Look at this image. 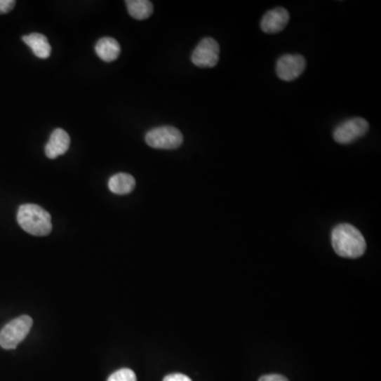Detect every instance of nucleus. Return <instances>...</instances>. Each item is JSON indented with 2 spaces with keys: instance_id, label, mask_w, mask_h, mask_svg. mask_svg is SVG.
I'll return each instance as SVG.
<instances>
[{
  "instance_id": "1",
  "label": "nucleus",
  "mask_w": 381,
  "mask_h": 381,
  "mask_svg": "<svg viewBox=\"0 0 381 381\" xmlns=\"http://www.w3.org/2000/svg\"><path fill=\"white\" fill-rule=\"evenodd\" d=\"M332 245L335 252L342 258L357 259L366 252L363 235L356 227L349 224L338 225L332 232Z\"/></svg>"
},
{
  "instance_id": "2",
  "label": "nucleus",
  "mask_w": 381,
  "mask_h": 381,
  "mask_svg": "<svg viewBox=\"0 0 381 381\" xmlns=\"http://www.w3.org/2000/svg\"><path fill=\"white\" fill-rule=\"evenodd\" d=\"M18 222L22 230L34 236H47L52 230L50 214L43 208L32 203L20 206Z\"/></svg>"
},
{
  "instance_id": "3",
  "label": "nucleus",
  "mask_w": 381,
  "mask_h": 381,
  "mask_svg": "<svg viewBox=\"0 0 381 381\" xmlns=\"http://www.w3.org/2000/svg\"><path fill=\"white\" fill-rule=\"evenodd\" d=\"M33 321L29 316H20L12 320L0 330V347L5 349H13L28 336Z\"/></svg>"
},
{
  "instance_id": "4",
  "label": "nucleus",
  "mask_w": 381,
  "mask_h": 381,
  "mask_svg": "<svg viewBox=\"0 0 381 381\" xmlns=\"http://www.w3.org/2000/svg\"><path fill=\"white\" fill-rule=\"evenodd\" d=\"M147 145L157 149H176L182 145L183 136L174 126H160L145 135Z\"/></svg>"
},
{
  "instance_id": "5",
  "label": "nucleus",
  "mask_w": 381,
  "mask_h": 381,
  "mask_svg": "<svg viewBox=\"0 0 381 381\" xmlns=\"http://www.w3.org/2000/svg\"><path fill=\"white\" fill-rule=\"evenodd\" d=\"M368 123L363 118H354L339 124L334 131V139L340 145H349L366 136Z\"/></svg>"
},
{
  "instance_id": "6",
  "label": "nucleus",
  "mask_w": 381,
  "mask_h": 381,
  "mask_svg": "<svg viewBox=\"0 0 381 381\" xmlns=\"http://www.w3.org/2000/svg\"><path fill=\"white\" fill-rule=\"evenodd\" d=\"M191 60L197 67H215L220 60V45L212 37H206L195 48Z\"/></svg>"
},
{
  "instance_id": "7",
  "label": "nucleus",
  "mask_w": 381,
  "mask_h": 381,
  "mask_svg": "<svg viewBox=\"0 0 381 381\" xmlns=\"http://www.w3.org/2000/svg\"><path fill=\"white\" fill-rule=\"evenodd\" d=\"M306 68L305 58L299 54L281 56L276 62V74L281 80L291 82L299 78Z\"/></svg>"
},
{
  "instance_id": "8",
  "label": "nucleus",
  "mask_w": 381,
  "mask_h": 381,
  "mask_svg": "<svg viewBox=\"0 0 381 381\" xmlns=\"http://www.w3.org/2000/svg\"><path fill=\"white\" fill-rule=\"evenodd\" d=\"M288 22V11L284 8H276L264 15L261 22V29L268 34H274L284 30Z\"/></svg>"
},
{
  "instance_id": "9",
  "label": "nucleus",
  "mask_w": 381,
  "mask_h": 381,
  "mask_svg": "<svg viewBox=\"0 0 381 381\" xmlns=\"http://www.w3.org/2000/svg\"><path fill=\"white\" fill-rule=\"evenodd\" d=\"M70 147V137L62 128H56L52 132L49 141L45 147V153L49 159H55L58 156L67 153Z\"/></svg>"
},
{
  "instance_id": "10",
  "label": "nucleus",
  "mask_w": 381,
  "mask_h": 381,
  "mask_svg": "<svg viewBox=\"0 0 381 381\" xmlns=\"http://www.w3.org/2000/svg\"><path fill=\"white\" fill-rule=\"evenodd\" d=\"M22 41L28 47H30L37 58L45 60V58H49L51 54V46H50L47 37L41 33H31V34L25 35L22 36Z\"/></svg>"
},
{
  "instance_id": "11",
  "label": "nucleus",
  "mask_w": 381,
  "mask_h": 381,
  "mask_svg": "<svg viewBox=\"0 0 381 381\" xmlns=\"http://www.w3.org/2000/svg\"><path fill=\"white\" fill-rule=\"evenodd\" d=\"M136 187V180L132 175L126 173H119L110 177L108 181V187L114 194L126 195L133 192Z\"/></svg>"
},
{
  "instance_id": "12",
  "label": "nucleus",
  "mask_w": 381,
  "mask_h": 381,
  "mask_svg": "<svg viewBox=\"0 0 381 381\" xmlns=\"http://www.w3.org/2000/svg\"><path fill=\"white\" fill-rule=\"evenodd\" d=\"M95 50L98 56L106 62H114L121 53L120 44L112 37H103L99 39Z\"/></svg>"
},
{
  "instance_id": "13",
  "label": "nucleus",
  "mask_w": 381,
  "mask_h": 381,
  "mask_svg": "<svg viewBox=\"0 0 381 381\" xmlns=\"http://www.w3.org/2000/svg\"><path fill=\"white\" fill-rule=\"evenodd\" d=\"M125 4L128 13L135 20H147L153 14V4L149 0H127Z\"/></svg>"
},
{
  "instance_id": "14",
  "label": "nucleus",
  "mask_w": 381,
  "mask_h": 381,
  "mask_svg": "<svg viewBox=\"0 0 381 381\" xmlns=\"http://www.w3.org/2000/svg\"><path fill=\"white\" fill-rule=\"evenodd\" d=\"M107 381H137V376L130 368H121L110 375Z\"/></svg>"
},
{
  "instance_id": "15",
  "label": "nucleus",
  "mask_w": 381,
  "mask_h": 381,
  "mask_svg": "<svg viewBox=\"0 0 381 381\" xmlns=\"http://www.w3.org/2000/svg\"><path fill=\"white\" fill-rule=\"evenodd\" d=\"M14 0H0V14H7L15 7Z\"/></svg>"
},
{
  "instance_id": "16",
  "label": "nucleus",
  "mask_w": 381,
  "mask_h": 381,
  "mask_svg": "<svg viewBox=\"0 0 381 381\" xmlns=\"http://www.w3.org/2000/svg\"><path fill=\"white\" fill-rule=\"evenodd\" d=\"M163 381H192L191 378L187 376V375L179 374V373H175V374H170L168 376L164 377Z\"/></svg>"
},
{
  "instance_id": "17",
  "label": "nucleus",
  "mask_w": 381,
  "mask_h": 381,
  "mask_svg": "<svg viewBox=\"0 0 381 381\" xmlns=\"http://www.w3.org/2000/svg\"><path fill=\"white\" fill-rule=\"evenodd\" d=\"M259 381H289L286 377L279 374H270L262 376Z\"/></svg>"
}]
</instances>
